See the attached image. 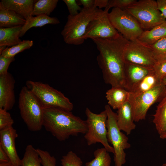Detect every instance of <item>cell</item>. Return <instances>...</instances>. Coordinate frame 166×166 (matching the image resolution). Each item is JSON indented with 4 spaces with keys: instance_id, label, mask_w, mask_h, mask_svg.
Wrapping results in <instances>:
<instances>
[{
    "instance_id": "1",
    "label": "cell",
    "mask_w": 166,
    "mask_h": 166,
    "mask_svg": "<svg viewBox=\"0 0 166 166\" xmlns=\"http://www.w3.org/2000/svg\"><path fill=\"white\" fill-rule=\"evenodd\" d=\"M99 53L97 57L105 83L124 88L125 62L124 54L129 41L120 34L109 39H93Z\"/></svg>"
},
{
    "instance_id": "2",
    "label": "cell",
    "mask_w": 166,
    "mask_h": 166,
    "mask_svg": "<svg viewBox=\"0 0 166 166\" xmlns=\"http://www.w3.org/2000/svg\"><path fill=\"white\" fill-rule=\"evenodd\" d=\"M43 108V126L58 140L63 141L71 136L86 132V121L71 111L57 107Z\"/></svg>"
},
{
    "instance_id": "3",
    "label": "cell",
    "mask_w": 166,
    "mask_h": 166,
    "mask_svg": "<svg viewBox=\"0 0 166 166\" xmlns=\"http://www.w3.org/2000/svg\"><path fill=\"white\" fill-rule=\"evenodd\" d=\"M94 6L82 9L75 15H69L67 21L61 34L65 42L67 44L79 45L85 41L84 37L90 22L101 11Z\"/></svg>"
},
{
    "instance_id": "4",
    "label": "cell",
    "mask_w": 166,
    "mask_h": 166,
    "mask_svg": "<svg viewBox=\"0 0 166 166\" xmlns=\"http://www.w3.org/2000/svg\"><path fill=\"white\" fill-rule=\"evenodd\" d=\"M18 107L21 116L28 129L36 132L43 127L44 108L34 94L26 86L20 90Z\"/></svg>"
},
{
    "instance_id": "5",
    "label": "cell",
    "mask_w": 166,
    "mask_h": 166,
    "mask_svg": "<svg viewBox=\"0 0 166 166\" xmlns=\"http://www.w3.org/2000/svg\"><path fill=\"white\" fill-rule=\"evenodd\" d=\"M26 85L43 108L57 107L70 111L73 110V105L70 100L62 92L49 84L28 80Z\"/></svg>"
},
{
    "instance_id": "6",
    "label": "cell",
    "mask_w": 166,
    "mask_h": 166,
    "mask_svg": "<svg viewBox=\"0 0 166 166\" xmlns=\"http://www.w3.org/2000/svg\"><path fill=\"white\" fill-rule=\"evenodd\" d=\"M105 109L107 115V138L114 150L115 166H122L126 161L124 150L130 148L131 144L127 136L121 131L117 125V113L108 104L105 106Z\"/></svg>"
},
{
    "instance_id": "7",
    "label": "cell",
    "mask_w": 166,
    "mask_h": 166,
    "mask_svg": "<svg viewBox=\"0 0 166 166\" xmlns=\"http://www.w3.org/2000/svg\"><path fill=\"white\" fill-rule=\"evenodd\" d=\"M85 113L87 117L86 121L87 130L85 134L84 138L88 145L101 143L108 152L114 154V149L109 144L107 138L106 111L105 110L99 114H96L86 108Z\"/></svg>"
},
{
    "instance_id": "8",
    "label": "cell",
    "mask_w": 166,
    "mask_h": 166,
    "mask_svg": "<svg viewBox=\"0 0 166 166\" xmlns=\"http://www.w3.org/2000/svg\"><path fill=\"white\" fill-rule=\"evenodd\" d=\"M125 9L137 20L144 30H150L166 21L154 0H136Z\"/></svg>"
},
{
    "instance_id": "9",
    "label": "cell",
    "mask_w": 166,
    "mask_h": 166,
    "mask_svg": "<svg viewBox=\"0 0 166 166\" xmlns=\"http://www.w3.org/2000/svg\"><path fill=\"white\" fill-rule=\"evenodd\" d=\"M109 16L115 29L129 41L138 39L144 31L137 20L125 9L113 8Z\"/></svg>"
},
{
    "instance_id": "10",
    "label": "cell",
    "mask_w": 166,
    "mask_h": 166,
    "mask_svg": "<svg viewBox=\"0 0 166 166\" xmlns=\"http://www.w3.org/2000/svg\"><path fill=\"white\" fill-rule=\"evenodd\" d=\"M166 95V88L161 82L145 92L134 96H129L134 121L138 122L145 119L150 107L161 97Z\"/></svg>"
},
{
    "instance_id": "11",
    "label": "cell",
    "mask_w": 166,
    "mask_h": 166,
    "mask_svg": "<svg viewBox=\"0 0 166 166\" xmlns=\"http://www.w3.org/2000/svg\"><path fill=\"white\" fill-rule=\"evenodd\" d=\"M125 62L153 69L156 63L148 45L138 39L129 41L124 50Z\"/></svg>"
},
{
    "instance_id": "12",
    "label": "cell",
    "mask_w": 166,
    "mask_h": 166,
    "mask_svg": "<svg viewBox=\"0 0 166 166\" xmlns=\"http://www.w3.org/2000/svg\"><path fill=\"white\" fill-rule=\"evenodd\" d=\"M109 11L102 10L90 22L84 38L109 39L118 36L119 33L112 25L109 18Z\"/></svg>"
},
{
    "instance_id": "13",
    "label": "cell",
    "mask_w": 166,
    "mask_h": 166,
    "mask_svg": "<svg viewBox=\"0 0 166 166\" xmlns=\"http://www.w3.org/2000/svg\"><path fill=\"white\" fill-rule=\"evenodd\" d=\"M15 81L8 72L0 75V109L7 111L11 109L15 102Z\"/></svg>"
},
{
    "instance_id": "14",
    "label": "cell",
    "mask_w": 166,
    "mask_h": 166,
    "mask_svg": "<svg viewBox=\"0 0 166 166\" xmlns=\"http://www.w3.org/2000/svg\"><path fill=\"white\" fill-rule=\"evenodd\" d=\"M18 137L13 127L0 130V146L4 150L14 166H21V160L16 148L15 140Z\"/></svg>"
},
{
    "instance_id": "15",
    "label": "cell",
    "mask_w": 166,
    "mask_h": 166,
    "mask_svg": "<svg viewBox=\"0 0 166 166\" xmlns=\"http://www.w3.org/2000/svg\"><path fill=\"white\" fill-rule=\"evenodd\" d=\"M152 71L153 69L125 62L124 88L127 91L130 92L137 84Z\"/></svg>"
},
{
    "instance_id": "16",
    "label": "cell",
    "mask_w": 166,
    "mask_h": 166,
    "mask_svg": "<svg viewBox=\"0 0 166 166\" xmlns=\"http://www.w3.org/2000/svg\"><path fill=\"white\" fill-rule=\"evenodd\" d=\"M134 122L131 106L128 101L118 109L117 125L120 130L128 135L136 127Z\"/></svg>"
},
{
    "instance_id": "17",
    "label": "cell",
    "mask_w": 166,
    "mask_h": 166,
    "mask_svg": "<svg viewBox=\"0 0 166 166\" xmlns=\"http://www.w3.org/2000/svg\"><path fill=\"white\" fill-rule=\"evenodd\" d=\"M34 0H1L0 3L5 8L13 11L26 20L32 16Z\"/></svg>"
},
{
    "instance_id": "18",
    "label": "cell",
    "mask_w": 166,
    "mask_h": 166,
    "mask_svg": "<svg viewBox=\"0 0 166 166\" xmlns=\"http://www.w3.org/2000/svg\"><path fill=\"white\" fill-rule=\"evenodd\" d=\"M129 92L124 88L112 87L106 92L105 97L108 105L113 109H118L128 101Z\"/></svg>"
},
{
    "instance_id": "19",
    "label": "cell",
    "mask_w": 166,
    "mask_h": 166,
    "mask_svg": "<svg viewBox=\"0 0 166 166\" xmlns=\"http://www.w3.org/2000/svg\"><path fill=\"white\" fill-rule=\"evenodd\" d=\"M26 20L15 12L4 7L0 3V28L23 26Z\"/></svg>"
},
{
    "instance_id": "20",
    "label": "cell",
    "mask_w": 166,
    "mask_h": 166,
    "mask_svg": "<svg viewBox=\"0 0 166 166\" xmlns=\"http://www.w3.org/2000/svg\"><path fill=\"white\" fill-rule=\"evenodd\" d=\"M153 122L162 139L166 140V95L157 106Z\"/></svg>"
},
{
    "instance_id": "21",
    "label": "cell",
    "mask_w": 166,
    "mask_h": 166,
    "mask_svg": "<svg viewBox=\"0 0 166 166\" xmlns=\"http://www.w3.org/2000/svg\"><path fill=\"white\" fill-rule=\"evenodd\" d=\"M22 26L0 28V47H10L21 42L19 38Z\"/></svg>"
},
{
    "instance_id": "22",
    "label": "cell",
    "mask_w": 166,
    "mask_h": 166,
    "mask_svg": "<svg viewBox=\"0 0 166 166\" xmlns=\"http://www.w3.org/2000/svg\"><path fill=\"white\" fill-rule=\"evenodd\" d=\"M166 37V21L152 29L144 30L138 39L147 45H151Z\"/></svg>"
},
{
    "instance_id": "23",
    "label": "cell",
    "mask_w": 166,
    "mask_h": 166,
    "mask_svg": "<svg viewBox=\"0 0 166 166\" xmlns=\"http://www.w3.org/2000/svg\"><path fill=\"white\" fill-rule=\"evenodd\" d=\"M59 23V20L56 17H51L45 14L32 16L26 20V23L22 26L20 37L24 36L29 30L33 27H40L48 24L55 25Z\"/></svg>"
},
{
    "instance_id": "24",
    "label": "cell",
    "mask_w": 166,
    "mask_h": 166,
    "mask_svg": "<svg viewBox=\"0 0 166 166\" xmlns=\"http://www.w3.org/2000/svg\"><path fill=\"white\" fill-rule=\"evenodd\" d=\"M160 82L153 70L137 84L130 92H129L130 96H135L147 91Z\"/></svg>"
},
{
    "instance_id": "25",
    "label": "cell",
    "mask_w": 166,
    "mask_h": 166,
    "mask_svg": "<svg viewBox=\"0 0 166 166\" xmlns=\"http://www.w3.org/2000/svg\"><path fill=\"white\" fill-rule=\"evenodd\" d=\"M58 0H38L35 2L32 16L45 14L49 16L57 6Z\"/></svg>"
},
{
    "instance_id": "26",
    "label": "cell",
    "mask_w": 166,
    "mask_h": 166,
    "mask_svg": "<svg viewBox=\"0 0 166 166\" xmlns=\"http://www.w3.org/2000/svg\"><path fill=\"white\" fill-rule=\"evenodd\" d=\"M21 160V166H42L37 149L31 144L26 147L23 156Z\"/></svg>"
},
{
    "instance_id": "27",
    "label": "cell",
    "mask_w": 166,
    "mask_h": 166,
    "mask_svg": "<svg viewBox=\"0 0 166 166\" xmlns=\"http://www.w3.org/2000/svg\"><path fill=\"white\" fill-rule=\"evenodd\" d=\"M94 158L85 164V166H110L111 159L109 152L104 148L94 152Z\"/></svg>"
},
{
    "instance_id": "28",
    "label": "cell",
    "mask_w": 166,
    "mask_h": 166,
    "mask_svg": "<svg viewBox=\"0 0 166 166\" xmlns=\"http://www.w3.org/2000/svg\"><path fill=\"white\" fill-rule=\"evenodd\" d=\"M33 44L32 40H23L20 43L10 47H6L0 53L5 57H14L17 54L30 49Z\"/></svg>"
},
{
    "instance_id": "29",
    "label": "cell",
    "mask_w": 166,
    "mask_h": 166,
    "mask_svg": "<svg viewBox=\"0 0 166 166\" xmlns=\"http://www.w3.org/2000/svg\"><path fill=\"white\" fill-rule=\"evenodd\" d=\"M148 45L157 62L166 60V37Z\"/></svg>"
},
{
    "instance_id": "30",
    "label": "cell",
    "mask_w": 166,
    "mask_h": 166,
    "mask_svg": "<svg viewBox=\"0 0 166 166\" xmlns=\"http://www.w3.org/2000/svg\"><path fill=\"white\" fill-rule=\"evenodd\" d=\"M61 161L62 166H82L83 164L81 158L72 151L63 156Z\"/></svg>"
},
{
    "instance_id": "31",
    "label": "cell",
    "mask_w": 166,
    "mask_h": 166,
    "mask_svg": "<svg viewBox=\"0 0 166 166\" xmlns=\"http://www.w3.org/2000/svg\"><path fill=\"white\" fill-rule=\"evenodd\" d=\"M14 121L7 111L0 109V130L12 127Z\"/></svg>"
},
{
    "instance_id": "32",
    "label": "cell",
    "mask_w": 166,
    "mask_h": 166,
    "mask_svg": "<svg viewBox=\"0 0 166 166\" xmlns=\"http://www.w3.org/2000/svg\"><path fill=\"white\" fill-rule=\"evenodd\" d=\"M41 158L42 166H56V160L46 151L37 149Z\"/></svg>"
},
{
    "instance_id": "33",
    "label": "cell",
    "mask_w": 166,
    "mask_h": 166,
    "mask_svg": "<svg viewBox=\"0 0 166 166\" xmlns=\"http://www.w3.org/2000/svg\"><path fill=\"white\" fill-rule=\"evenodd\" d=\"M136 1V0H109L107 6L105 8V10L109 11V10L112 8L125 9Z\"/></svg>"
},
{
    "instance_id": "34",
    "label": "cell",
    "mask_w": 166,
    "mask_h": 166,
    "mask_svg": "<svg viewBox=\"0 0 166 166\" xmlns=\"http://www.w3.org/2000/svg\"><path fill=\"white\" fill-rule=\"evenodd\" d=\"M153 70L157 78L161 81L166 76V60L156 62L153 68Z\"/></svg>"
},
{
    "instance_id": "35",
    "label": "cell",
    "mask_w": 166,
    "mask_h": 166,
    "mask_svg": "<svg viewBox=\"0 0 166 166\" xmlns=\"http://www.w3.org/2000/svg\"><path fill=\"white\" fill-rule=\"evenodd\" d=\"M76 0H63V1L66 5L69 15H75L78 14L82 9Z\"/></svg>"
},
{
    "instance_id": "36",
    "label": "cell",
    "mask_w": 166,
    "mask_h": 166,
    "mask_svg": "<svg viewBox=\"0 0 166 166\" xmlns=\"http://www.w3.org/2000/svg\"><path fill=\"white\" fill-rule=\"evenodd\" d=\"M15 60L14 57H5L0 55V75L8 72V70L10 63Z\"/></svg>"
},
{
    "instance_id": "37",
    "label": "cell",
    "mask_w": 166,
    "mask_h": 166,
    "mask_svg": "<svg viewBox=\"0 0 166 166\" xmlns=\"http://www.w3.org/2000/svg\"><path fill=\"white\" fill-rule=\"evenodd\" d=\"M158 10L162 16L166 19V0H157L156 1Z\"/></svg>"
},
{
    "instance_id": "38",
    "label": "cell",
    "mask_w": 166,
    "mask_h": 166,
    "mask_svg": "<svg viewBox=\"0 0 166 166\" xmlns=\"http://www.w3.org/2000/svg\"><path fill=\"white\" fill-rule=\"evenodd\" d=\"M94 0H79L77 2L79 5H82L84 9H88L94 6Z\"/></svg>"
},
{
    "instance_id": "39",
    "label": "cell",
    "mask_w": 166,
    "mask_h": 166,
    "mask_svg": "<svg viewBox=\"0 0 166 166\" xmlns=\"http://www.w3.org/2000/svg\"><path fill=\"white\" fill-rule=\"evenodd\" d=\"M109 0H94V6L99 9L105 8L108 6Z\"/></svg>"
},
{
    "instance_id": "40",
    "label": "cell",
    "mask_w": 166,
    "mask_h": 166,
    "mask_svg": "<svg viewBox=\"0 0 166 166\" xmlns=\"http://www.w3.org/2000/svg\"><path fill=\"white\" fill-rule=\"evenodd\" d=\"M10 161L7 154L0 146V163L8 162Z\"/></svg>"
},
{
    "instance_id": "41",
    "label": "cell",
    "mask_w": 166,
    "mask_h": 166,
    "mask_svg": "<svg viewBox=\"0 0 166 166\" xmlns=\"http://www.w3.org/2000/svg\"><path fill=\"white\" fill-rule=\"evenodd\" d=\"M0 166H14L10 161L0 163Z\"/></svg>"
},
{
    "instance_id": "42",
    "label": "cell",
    "mask_w": 166,
    "mask_h": 166,
    "mask_svg": "<svg viewBox=\"0 0 166 166\" xmlns=\"http://www.w3.org/2000/svg\"><path fill=\"white\" fill-rule=\"evenodd\" d=\"M161 82L163 84L166 88V76L162 79Z\"/></svg>"
},
{
    "instance_id": "43",
    "label": "cell",
    "mask_w": 166,
    "mask_h": 166,
    "mask_svg": "<svg viewBox=\"0 0 166 166\" xmlns=\"http://www.w3.org/2000/svg\"><path fill=\"white\" fill-rule=\"evenodd\" d=\"M161 166H166V162L163 164Z\"/></svg>"
}]
</instances>
